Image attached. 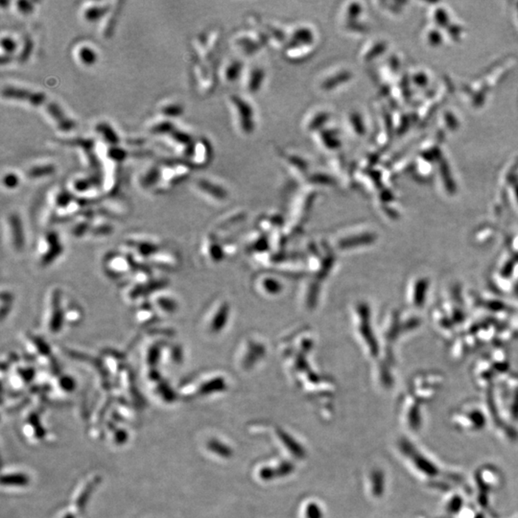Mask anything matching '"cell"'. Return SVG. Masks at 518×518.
<instances>
[{
  "instance_id": "cell-1",
  "label": "cell",
  "mask_w": 518,
  "mask_h": 518,
  "mask_svg": "<svg viewBox=\"0 0 518 518\" xmlns=\"http://www.w3.org/2000/svg\"><path fill=\"white\" fill-rule=\"evenodd\" d=\"M226 101L238 134L243 137L253 136L257 127V114L256 106L249 99L248 95L231 94Z\"/></svg>"
},
{
  "instance_id": "cell-2",
  "label": "cell",
  "mask_w": 518,
  "mask_h": 518,
  "mask_svg": "<svg viewBox=\"0 0 518 518\" xmlns=\"http://www.w3.org/2000/svg\"><path fill=\"white\" fill-rule=\"evenodd\" d=\"M2 94L4 97L11 98V99L25 101V102L33 104L35 106H41L49 114V116L55 119L61 130L69 131L74 128V122L66 116L57 104L51 102L49 98L46 97V95L41 92L7 86L2 91Z\"/></svg>"
},
{
  "instance_id": "cell-3",
  "label": "cell",
  "mask_w": 518,
  "mask_h": 518,
  "mask_svg": "<svg viewBox=\"0 0 518 518\" xmlns=\"http://www.w3.org/2000/svg\"><path fill=\"white\" fill-rule=\"evenodd\" d=\"M355 71L347 64H335L322 72L315 81V89L322 95L337 94L355 80Z\"/></svg>"
},
{
  "instance_id": "cell-4",
  "label": "cell",
  "mask_w": 518,
  "mask_h": 518,
  "mask_svg": "<svg viewBox=\"0 0 518 518\" xmlns=\"http://www.w3.org/2000/svg\"><path fill=\"white\" fill-rule=\"evenodd\" d=\"M364 7L359 1L344 2L338 11V24L347 36L361 38L368 32V25L363 21Z\"/></svg>"
},
{
  "instance_id": "cell-5",
  "label": "cell",
  "mask_w": 518,
  "mask_h": 518,
  "mask_svg": "<svg viewBox=\"0 0 518 518\" xmlns=\"http://www.w3.org/2000/svg\"><path fill=\"white\" fill-rule=\"evenodd\" d=\"M44 326L49 335L61 332L66 326L64 315V293L58 287H52L47 292L44 301Z\"/></svg>"
},
{
  "instance_id": "cell-6",
  "label": "cell",
  "mask_w": 518,
  "mask_h": 518,
  "mask_svg": "<svg viewBox=\"0 0 518 518\" xmlns=\"http://www.w3.org/2000/svg\"><path fill=\"white\" fill-rule=\"evenodd\" d=\"M232 47L240 57L251 58L263 51L267 44L262 34L254 28L238 29L231 39Z\"/></svg>"
},
{
  "instance_id": "cell-7",
  "label": "cell",
  "mask_w": 518,
  "mask_h": 518,
  "mask_svg": "<svg viewBox=\"0 0 518 518\" xmlns=\"http://www.w3.org/2000/svg\"><path fill=\"white\" fill-rule=\"evenodd\" d=\"M162 248V245L151 237H131L125 240L120 251L130 256L137 265L148 263L151 257Z\"/></svg>"
},
{
  "instance_id": "cell-8",
  "label": "cell",
  "mask_w": 518,
  "mask_h": 518,
  "mask_svg": "<svg viewBox=\"0 0 518 518\" xmlns=\"http://www.w3.org/2000/svg\"><path fill=\"white\" fill-rule=\"evenodd\" d=\"M64 244L56 231H47L41 235L36 245V259L41 267H49L63 256Z\"/></svg>"
},
{
  "instance_id": "cell-9",
  "label": "cell",
  "mask_w": 518,
  "mask_h": 518,
  "mask_svg": "<svg viewBox=\"0 0 518 518\" xmlns=\"http://www.w3.org/2000/svg\"><path fill=\"white\" fill-rule=\"evenodd\" d=\"M136 263L130 256L122 253L121 251L109 253L106 254L105 259L103 260L104 272L109 278L120 279V281H126V282L130 279L131 274L136 269Z\"/></svg>"
},
{
  "instance_id": "cell-10",
  "label": "cell",
  "mask_w": 518,
  "mask_h": 518,
  "mask_svg": "<svg viewBox=\"0 0 518 518\" xmlns=\"http://www.w3.org/2000/svg\"><path fill=\"white\" fill-rule=\"evenodd\" d=\"M278 154L279 161L284 165V169L292 175V177L307 179L310 174V162L302 154L289 149H282L278 148L276 151Z\"/></svg>"
},
{
  "instance_id": "cell-11",
  "label": "cell",
  "mask_w": 518,
  "mask_h": 518,
  "mask_svg": "<svg viewBox=\"0 0 518 518\" xmlns=\"http://www.w3.org/2000/svg\"><path fill=\"white\" fill-rule=\"evenodd\" d=\"M333 117V111L327 106H316L307 111L302 120V130L310 136L329 127Z\"/></svg>"
},
{
  "instance_id": "cell-12",
  "label": "cell",
  "mask_w": 518,
  "mask_h": 518,
  "mask_svg": "<svg viewBox=\"0 0 518 518\" xmlns=\"http://www.w3.org/2000/svg\"><path fill=\"white\" fill-rule=\"evenodd\" d=\"M316 146L327 155H337L344 146L343 137L339 129L329 126L311 136Z\"/></svg>"
},
{
  "instance_id": "cell-13",
  "label": "cell",
  "mask_w": 518,
  "mask_h": 518,
  "mask_svg": "<svg viewBox=\"0 0 518 518\" xmlns=\"http://www.w3.org/2000/svg\"><path fill=\"white\" fill-rule=\"evenodd\" d=\"M288 41L287 44L299 46H319V33L314 25L307 22H299L287 26Z\"/></svg>"
},
{
  "instance_id": "cell-14",
  "label": "cell",
  "mask_w": 518,
  "mask_h": 518,
  "mask_svg": "<svg viewBox=\"0 0 518 518\" xmlns=\"http://www.w3.org/2000/svg\"><path fill=\"white\" fill-rule=\"evenodd\" d=\"M267 79V71L259 64H251L246 66L244 74L241 78V86L243 94L251 96L259 94Z\"/></svg>"
},
{
  "instance_id": "cell-15",
  "label": "cell",
  "mask_w": 518,
  "mask_h": 518,
  "mask_svg": "<svg viewBox=\"0 0 518 518\" xmlns=\"http://www.w3.org/2000/svg\"><path fill=\"white\" fill-rule=\"evenodd\" d=\"M150 304H152L159 317H170L177 313L179 302L173 294L164 289L155 291L149 296Z\"/></svg>"
},
{
  "instance_id": "cell-16",
  "label": "cell",
  "mask_w": 518,
  "mask_h": 518,
  "mask_svg": "<svg viewBox=\"0 0 518 518\" xmlns=\"http://www.w3.org/2000/svg\"><path fill=\"white\" fill-rule=\"evenodd\" d=\"M7 242L13 251H21L25 246V236L21 219L18 215L10 214L6 223Z\"/></svg>"
},
{
  "instance_id": "cell-17",
  "label": "cell",
  "mask_w": 518,
  "mask_h": 518,
  "mask_svg": "<svg viewBox=\"0 0 518 518\" xmlns=\"http://www.w3.org/2000/svg\"><path fill=\"white\" fill-rule=\"evenodd\" d=\"M344 127L347 131L355 139H362L368 131V126L362 111L358 109H352L344 114Z\"/></svg>"
},
{
  "instance_id": "cell-18",
  "label": "cell",
  "mask_w": 518,
  "mask_h": 518,
  "mask_svg": "<svg viewBox=\"0 0 518 518\" xmlns=\"http://www.w3.org/2000/svg\"><path fill=\"white\" fill-rule=\"evenodd\" d=\"M148 263L159 270L174 271L177 270L178 266L180 264V259L176 251L162 247L151 257Z\"/></svg>"
},
{
  "instance_id": "cell-19",
  "label": "cell",
  "mask_w": 518,
  "mask_h": 518,
  "mask_svg": "<svg viewBox=\"0 0 518 518\" xmlns=\"http://www.w3.org/2000/svg\"><path fill=\"white\" fill-rule=\"evenodd\" d=\"M319 46H299V44H287L282 54L289 63L301 64L309 60L317 51Z\"/></svg>"
},
{
  "instance_id": "cell-20",
  "label": "cell",
  "mask_w": 518,
  "mask_h": 518,
  "mask_svg": "<svg viewBox=\"0 0 518 518\" xmlns=\"http://www.w3.org/2000/svg\"><path fill=\"white\" fill-rule=\"evenodd\" d=\"M153 339L154 341L147 344V347H145L144 352H142V360H144L147 369L156 368L159 364L161 362L162 351H164L165 344L167 343L164 339Z\"/></svg>"
},
{
  "instance_id": "cell-21",
  "label": "cell",
  "mask_w": 518,
  "mask_h": 518,
  "mask_svg": "<svg viewBox=\"0 0 518 518\" xmlns=\"http://www.w3.org/2000/svg\"><path fill=\"white\" fill-rule=\"evenodd\" d=\"M64 315L67 326H79L84 320V311L81 305L66 295H64Z\"/></svg>"
},
{
  "instance_id": "cell-22",
  "label": "cell",
  "mask_w": 518,
  "mask_h": 518,
  "mask_svg": "<svg viewBox=\"0 0 518 518\" xmlns=\"http://www.w3.org/2000/svg\"><path fill=\"white\" fill-rule=\"evenodd\" d=\"M246 69V64L242 59L229 58L226 61L223 67V79L226 83L232 84L241 81Z\"/></svg>"
},
{
  "instance_id": "cell-23",
  "label": "cell",
  "mask_w": 518,
  "mask_h": 518,
  "mask_svg": "<svg viewBox=\"0 0 518 518\" xmlns=\"http://www.w3.org/2000/svg\"><path fill=\"white\" fill-rule=\"evenodd\" d=\"M385 43L378 40H369L365 41L362 46L358 50L357 58L360 63H372L377 59L382 50H385Z\"/></svg>"
},
{
  "instance_id": "cell-24",
  "label": "cell",
  "mask_w": 518,
  "mask_h": 518,
  "mask_svg": "<svg viewBox=\"0 0 518 518\" xmlns=\"http://www.w3.org/2000/svg\"><path fill=\"white\" fill-rule=\"evenodd\" d=\"M134 318H136V323L141 326H151V324H155L159 317L152 304H150L149 299H146L137 304L136 311H134Z\"/></svg>"
},
{
  "instance_id": "cell-25",
  "label": "cell",
  "mask_w": 518,
  "mask_h": 518,
  "mask_svg": "<svg viewBox=\"0 0 518 518\" xmlns=\"http://www.w3.org/2000/svg\"><path fill=\"white\" fill-rule=\"evenodd\" d=\"M184 352L180 344L166 343L162 351L161 362L171 366H179L183 363Z\"/></svg>"
},
{
  "instance_id": "cell-26",
  "label": "cell",
  "mask_w": 518,
  "mask_h": 518,
  "mask_svg": "<svg viewBox=\"0 0 518 518\" xmlns=\"http://www.w3.org/2000/svg\"><path fill=\"white\" fill-rule=\"evenodd\" d=\"M198 189L203 191L204 194L211 196V197L216 199V200L224 201L228 197V191L225 187L219 186V184L212 183L209 180H199L196 183Z\"/></svg>"
},
{
  "instance_id": "cell-27",
  "label": "cell",
  "mask_w": 518,
  "mask_h": 518,
  "mask_svg": "<svg viewBox=\"0 0 518 518\" xmlns=\"http://www.w3.org/2000/svg\"><path fill=\"white\" fill-rule=\"evenodd\" d=\"M102 361L104 367L108 368L111 372H119L123 369V357H120L116 352L107 351L104 352L102 355Z\"/></svg>"
},
{
  "instance_id": "cell-28",
  "label": "cell",
  "mask_w": 518,
  "mask_h": 518,
  "mask_svg": "<svg viewBox=\"0 0 518 518\" xmlns=\"http://www.w3.org/2000/svg\"><path fill=\"white\" fill-rule=\"evenodd\" d=\"M333 177L334 176L330 175L324 171L317 170L315 172H310L305 180L308 184H314V186H332V184L334 183Z\"/></svg>"
},
{
  "instance_id": "cell-29",
  "label": "cell",
  "mask_w": 518,
  "mask_h": 518,
  "mask_svg": "<svg viewBox=\"0 0 518 518\" xmlns=\"http://www.w3.org/2000/svg\"><path fill=\"white\" fill-rule=\"evenodd\" d=\"M14 304V296L10 291H2L1 292V318L2 321L10 314Z\"/></svg>"
},
{
  "instance_id": "cell-30",
  "label": "cell",
  "mask_w": 518,
  "mask_h": 518,
  "mask_svg": "<svg viewBox=\"0 0 518 518\" xmlns=\"http://www.w3.org/2000/svg\"><path fill=\"white\" fill-rule=\"evenodd\" d=\"M113 232V226L109 224H91L89 234L94 237L109 236Z\"/></svg>"
},
{
  "instance_id": "cell-31",
  "label": "cell",
  "mask_w": 518,
  "mask_h": 518,
  "mask_svg": "<svg viewBox=\"0 0 518 518\" xmlns=\"http://www.w3.org/2000/svg\"><path fill=\"white\" fill-rule=\"evenodd\" d=\"M81 58L84 61V63L91 64L94 61V53L89 49H83L80 52Z\"/></svg>"
},
{
  "instance_id": "cell-32",
  "label": "cell",
  "mask_w": 518,
  "mask_h": 518,
  "mask_svg": "<svg viewBox=\"0 0 518 518\" xmlns=\"http://www.w3.org/2000/svg\"><path fill=\"white\" fill-rule=\"evenodd\" d=\"M4 183L8 187L15 186H16V178L13 175L6 176Z\"/></svg>"
}]
</instances>
